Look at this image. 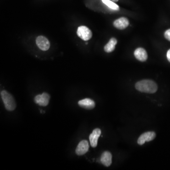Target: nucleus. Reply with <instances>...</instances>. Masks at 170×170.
I'll return each mask as SVG.
<instances>
[{"label":"nucleus","mask_w":170,"mask_h":170,"mask_svg":"<svg viewBox=\"0 0 170 170\" xmlns=\"http://www.w3.org/2000/svg\"><path fill=\"white\" fill-rule=\"evenodd\" d=\"M135 88L139 91L150 94L156 92L158 88L157 84L153 80L149 79L138 81L135 85Z\"/></svg>","instance_id":"1"},{"label":"nucleus","mask_w":170,"mask_h":170,"mask_svg":"<svg viewBox=\"0 0 170 170\" xmlns=\"http://www.w3.org/2000/svg\"><path fill=\"white\" fill-rule=\"evenodd\" d=\"M100 162L105 166H111L112 162V155L111 153L108 151L104 152L101 157Z\"/></svg>","instance_id":"12"},{"label":"nucleus","mask_w":170,"mask_h":170,"mask_svg":"<svg viewBox=\"0 0 170 170\" xmlns=\"http://www.w3.org/2000/svg\"><path fill=\"white\" fill-rule=\"evenodd\" d=\"M77 33L79 37L84 41H88L92 37V33L90 29L84 26L78 27Z\"/></svg>","instance_id":"3"},{"label":"nucleus","mask_w":170,"mask_h":170,"mask_svg":"<svg viewBox=\"0 0 170 170\" xmlns=\"http://www.w3.org/2000/svg\"><path fill=\"white\" fill-rule=\"evenodd\" d=\"M36 44L39 49L44 51L48 50L50 46L49 40L47 38L43 35H40L37 37L36 38Z\"/></svg>","instance_id":"4"},{"label":"nucleus","mask_w":170,"mask_h":170,"mask_svg":"<svg viewBox=\"0 0 170 170\" xmlns=\"http://www.w3.org/2000/svg\"><path fill=\"white\" fill-rule=\"evenodd\" d=\"M102 2L112 10H119V6L112 0H102Z\"/></svg>","instance_id":"14"},{"label":"nucleus","mask_w":170,"mask_h":170,"mask_svg":"<svg viewBox=\"0 0 170 170\" xmlns=\"http://www.w3.org/2000/svg\"><path fill=\"white\" fill-rule=\"evenodd\" d=\"M167 58L168 61L170 63V49H169L167 53Z\"/></svg>","instance_id":"16"},{"label":"nucleus","mask_w":170,"mask_h":170,"mask_svg":"<svg viewBox=\"0 0 170 170\" xmlns=\"http://www.w3.org/2000/svg\"><path fill=\"white\" fill-rule=\"evenodd\" d=\"M50 96L46 93H43L41 95H37L35 97V102L40 106H47L49 104Z\"/></svg>","instance_id":"5"},{"label":"nucleus","mask_w":170,"mask_h":170,"mask_svg":"<svg viewBox=\"0 0 170 170\" xmlns=\"http://www.w3.org/2000/svg\"><path fill=\"white\" fill-rule=\"evenodd\" d=\"M112 1H114V2H117L118 1V0H112Z\"/></svg>","instance_id":"17"},{"label":"nucleus","mask_w":170,"mask_h":170,"mask_svg":"<svg viewBox=\"0 0 170 170\" xmlns=\"http://www.w3.org/2000/svg\"><path fill=\"white\" fill-rule=\"evenodd\" d=\"M155 133L153 131H149L142 134L139 137L138 140V143L140 145H142L146 141H150L154 139L155 138Z\"/></svg>","instance_id":"6"},{"label":"nucleus","mask_w":170,"mask_h":170,"mask_svg":"<svg viewBox=\"0 0 170 170\" xmlns=\"http://www.w3.org/2000/svg\"><path fill=\"white\" fill-rule=\"evenodd\" d=\"M129 21L125 17H121L113 22V26L116 29L120 30L125 29L129 25Z\"/></svg>","instance_id":"9"},{"label":"nucleus","mask_w":170,"mask_h":170,"mask_svg":"<svg viewBox=\"0 0 170 170\" xmlns=\"http://www.w3.org/2000/svg\"><path fill=\"white\" fill-rule=\"evenodd\" d=\"M78 104L80 107L86 109H92L95 107V102L89 98L81 100L78 102Z\"/></svg>","instance_id":"11"},{"label":"nucleus","mask_w":170,"mask_h":170,"mask_svg":"<svg viewBox=\"0 0 170 170\" xmlns=\"http://www.w3.org/2000/svg\"><path fill=\"white\" fill-rule=\"evenodd\" d=\"M134 56L137 60L141 62H144L147 59V54L146 51L143 48H137L135 50L134 53Z\"/></svg>","instance_id":"10"},{"label":"nucleus","mask_w":170,"mask_h":170,"mask_svg":"<svg viewBox=\"0 0 170 170\" xmlns=\"http://www.w3.org/2000/svg\"><path fill=\"white\" fill-rule=\"evenodd\" d=\"M89 144L88 141L83 140L79 143L76 149V153L78 155L85 154L89 149Z\"/></svg>","instance_id":"7"},{"label":"nucleus","mask_w":170,"mask_h":170,"mask_svg":"<svg viewBox=\"0 0 170 170\" xmlns=\"http://www.w3.org/2000/svg\"><path fill=\"white\" fill-rule=\"evenodd\" d=\"M164 35L167 40L170 41V29H169L164 32Z\"/></svg>","instance_id":"15"},{"label":"nucleus","mask_w":170,"mask_h":170,"mask_svg":"<svg viewBox=\"0 0 170 170\" xmlns=\"http://www.w3.org/2000/svg\"><path fill=\"white\" fill-rule=\"evenodd\" d=\"M1 96L5 108L9 111L14 110L16 107V104L13 96L6 90L1 91Z\"/></svg>","instance_id":"2"},{"label":"nucleus","mask_w":170,"mask_h":170,"mask_svg":"<svg viewBox=\"0 0 170 170\" xmlns=\"http://www.w3.org/2000/svg\"><path fill=\"white\" fill-rule=\"evenodd\" d=\"M117 43V39L115 38H112L107 43L105 46L104 50L106 53H111L114 50Z\"/></svg>","instance_id":"13"},{"label":"nucleus","mask_w":170,"mask_h":170,"mask_svg":"<svg viewBox=\"0 0 170 170\" xmlns=\"http://www.w3.org/2000/svg\"><path fill=\"white\" fill-rule=\"evenodd\" d=\"M101 134V130L99 129H96L93 131L89 136V141L92 147H95L97 146L98 139Z\"/></svg>","instance_id":"8"}]
</instances>
